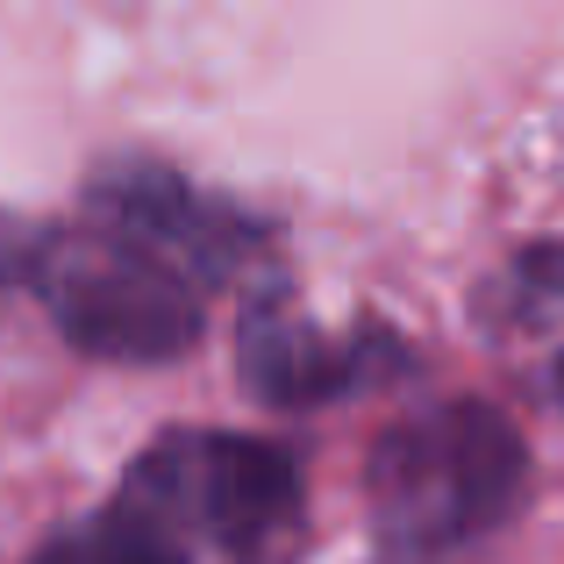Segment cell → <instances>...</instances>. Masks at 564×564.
Segmentation results:
<instances>
[{
  "instance_id": "6da1fadb",
  "label": "cell",
  "mask_w": 564,
  "mask_h": 564,
  "mask_svg": "<svg viewBox=\"0 0 564 564\" xmlns=\"http://www.w3.org/2000/svg\"><path fill=\"white\" fill-rule=\"evenodd\" d=\"M258 229L200 200L165 165H115L72 229H43L36 279L72 350L108 365H165L200 344L207 293L236 279Z\"/></svg>"
},
{
  "instance_id": "7a4b0ae2",
  "label": "cell",
  "mask_w": 564,
  "mask_h": 564,
  "mask_svg": "<svg viewBox=\"0 0 564 564\" xmlns=\"http://www.w3.org/2000/svg\"><path fill=\"white\" fill-rule=\"evenodd\" d=\"M529 451L514 422L486 400H443L393 422L365 471L379 564H443L514 514Z\"/></svg>"
},
{
  "instance_id": "3957f363",
  "label": "cell",
  "mask_w": 564,
  "mask_h": 564,
  "mask_svg": "<svg viewBox=\"0 0 564 564\" xmlns=\"http://www.w3.org/2000/svg\"><path fill=\"white\" fill-rule=\"evenodd\" d=\"M122 508L186 557L215 551L229 564H272L301 522V471L264 436L172 429L129 465Z\"/></svg>"
},
{
  "instance_id": "277c9868",
  "label": "cell",
  "mask_w": 564,
  "mask_h": 564,
  "mask_svg": "<svg viewBox=\"0 0 564 564\" xmlns=\"http://www.w3.org/2000/svg\"><path fill=\"white\" fill-rule=\"evenodd\" d=\"M393 365V344L379 336H329L315 322L286 315L279 301H258L243 315V379L250 393L279 400V408H315V400L358 393Z\"/></svg>"
},
{
  "instance_id": "5b68a950",
  "label": "cell",
  "mask_w": 564,
  "mask_h": 564,
  "mask_svg": "<svg viewBox=\"0 0 564 564\" xmlns=\"http://www.w3.org/2000/svg\"><path fill=\"white\" fill-rule=\"evenodd\" d=\"M29 564H186V551H172L143 514L108 508V514H94V522H72V529H57L51 543H36Z\"/></svg>"
},
{
  "instance_id": "8992f818",
  "label": "cell",
  "mask_w": 564,
  "mask_h": 564,
  "mask_svg": "<svg viewBox=\"0 0 564 564\" xmlns=\"http://www.w3.org/2000/svg\"><path fill=\"white\" fill-rule=\"evenodd\" d=\"M508 315L514 322H551V315H564V243L529 250V258L514 264V279H508ZM543 336H551V350H543V386H551V400L564 408V329H543Z\"/></svg>"
},
{
  "instance_id": "52a82bcc",
  "label": "cell",
  "mask_w": 564,
  "mask_h": 564,
  "mask_svg": "<svg viewBox=\"0 0 564 564\" xmlns=\"http://www.w3.org/2000/svg\"><path fill=\"white\" fill-rule=\"evenodd\" d=\"M36 250H43V229L22 215H0V301L8 293H22L29 279H36Z\"/></svg>"
}]
</instances>
